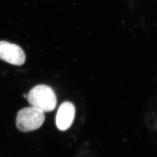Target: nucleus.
Wrapping results in <instances>:
<instances>
[{"label": "nucleus", "instance_id": "f257e3e1", "mask_svg": "<svg viewBox=\"0 0 157 157\" xmlns=\"http://www.w3.org/2000/svg\"><path fill=\"white\" fill-rule=\"evenodd\" d=\"M29 103L32 107L43 112H51L56 105V97L54 90L44 84L35 86L27 95Z\"/></svg>", "mask_w": 157, "mask_h": 157}, {"label": "nucleus", "instance_id": "f03ea898", "mask_svg": "<svg viewBox=\"0 0 157 157\" xmlns=\"http://www.w3.org/2000/svg\"><path fill=\"white\" fill-rule=\"evenodd\" d=\"M45 120L44 113L34 107H26L17 114V128L22 132H29L39 129Z\"/></svg>", "mask_w": 157, "mask_h": 157}, {"label": "nucleus", "instance_id": "7ed1b4c3", "mask_svg": "<svg viewBox=\"0 0 157 157\" xmlns=\"http://www.w3.org/2000/svg\"><path fill=\"white\" fill-rule=\"evenodd\" d=\"M0 59L12 65L20 66L25 62L26 56L19 46L6 41H0Z\"/></svg>", "mask_w": 157, "mask_h": 157}, {"label": "nucleus", "instance_id": "20e7f679", "mask_svg": "<svg viewBox=\"0 0 157 157\" xmlns=\"http://www.w3.org/2000/svg\"><path fill=\"white\" fill-rule=\"evenodd\" d=\"M75 116V107L70 102H64L59 108L56 117V124L58 129L65 131L73 123Z\"/></svg>", "mask_w": 157, "mask_h": 157}]
</instances>
